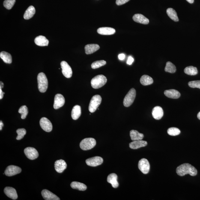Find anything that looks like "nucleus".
<instances>
[{
	"label": "nucleus",
	"instance_id": "nucleus-1",
	"mask_svg": "<svg viewBox=\"0 0 200 200\" xmlns=\"http://www.w3.org/2000/svg\"><path fill=\"white\" fill-rule=\"evenodd\" d=\"M176 172L179 176L183 177L187 174L191 176H195L197 174L198 171L194 167L190 164L183 163L177 168Z\"/></svg>",
	"mask_w": 200,
	"mask_h": 200
},
{
	"label": "nucleus",
	"instance_id": "nucleus-2",
	"mask_svg": "<svg viewBox=\"0 0 200 200\" xmlns=\"http://www.w3.org/2000/svg\"><path fill=\"white\" fill-rule=\"evenodd\" d=\"M37 80L39 91L42 93L45 92L48 85L47 78L45 74L43 73H39L37 76Z\"/></svg>",
	"mask_w": 200,
	"mask_h": 200
},
{
	"label": "nucleus",
	"instance_id": "nucleus-3",
	"mask_svg": "<svg viewBox=\"0 0 200 200\" xmlns=\"http://www.w3.org/2000/svg\"><path fill=\"white\" fill-rule=\"evenodd\" d=\"M106 78L102 75H97L93 78L91 81L92 87L95 89L100 88L106 83Z\"/></svg>",
	"mask_w": 200,
	"mask_h": 200
},
{
	"label": "nucleus",
	"instance_id": "nucleus-4",
	"mask_svg": "<svg viewBox=\"0 0 200 200\" xmlns=\"http://www.w3.org/2000/svg\"><path fill=\"white\" fill-rule=\"evenodd\" d=\"M96 141L93 138H86L82 140L80 144V147L83 150H87L92 149L95 146Z\"/></svg>",
	"mask_w": 200,
	"mask_h": 200
},
{
	"label": "nucleus",
	"instance_id": "nucleus-5",
	"mask_svg": "<svg viewBox=\"0 0 200 200\" xmlns=\"http://www.w3.org/2000/svg\"><path fill=\"white\" fill-rule=\"evenodd\" d=\"M102 102V97L100 95L93 96L90 101L89 110L91 113H94L97 110Z\"/></svg>",
	"mask_w": 200,
	"mask_h": 200
},
{
	"label": "nucleus",
	"instance_id": "nucleus-6",
	"mask_svg": "<svg viewBox=\"0 0 200 200\" xmlns=\"http://www.w3.org/2000/svg\"><path fill=\"white\" fill-rule=\"evenodd\" d=\"M136 96V91L134 88H132L126 94L124 99V106L126 107H128L133 103Z\"/></svg>",
	"mask_w": 200,
	"mask_h": 200
},
{
	"label": "nucleus",
	"instance_id": "nucleus-7",
	"mask_svg": "<svg viewBox=\"0 0 200 200\" xmlns=\"http://www.w3.org/2000/svg\"><path fill=\"white\" fill-rule=\"evenodd\" d=\"M138 168L141 172L144 174H148L149 172L150 165L148 161L145 158L141 159L138 163Z\"/></svg>",
	"mask_w": 200,
	"mask_h": 200
},
{
	"label": "nucleus",
	"instance_id": "nucleus-8",
	"mask_svg": "<svg viewBox=\"0 0 200 200\" xmlns=\"http://www.w3.org/2000/svg\"><path fill=\"white\" fill-rule=\"evenodd\" d=\"M62 73L66 78H70L73 75V70L71 67L66 61H63L61 63Z\"/></svg>",
	"mask_w": 200,
	"mask_h": 200
},
{
	"label": "nucleus",
	"instance_id": "nucleus-9",
	"mask_svg": "<svg viewBox=\"0 0 200 200\" xmlns=\"http://www.w3.org/2000/svg\"><path fill=\"white\" fill-rule=\"evenodd\" d=\"M22 169L20 167L14 165H10L7 167L4 171V174L7 177H12L20 174Z\"/></svg>",
	"mask_w": 200,
	"mask_h": 200
},
{
	"label": "nucleus",
	"instance_id": "nucleus-10",
	"mask_svg": "<svg viewBox=\"0 0 200 200\" xmlns=\"http://www.w3.org/2000/svg\"><path fill=\"white\" fill-rule=\"evenodd\" d=\"M25 155L30 160H33L37 159L39 156V153L35 148L32 147H27L24 149Z\"/></svg>",
	"mask_w": 200,
	"mask_h": 200
},
{
	"label": "nucleus",
	"instance_id": "nucleus-11",
	"mask_svg": "<svg viewBox=\"0 0 200 200\" xmlns=\"http://www.w3.org/2000/svg\"><path fill=\"white\" fill-rule=\"evenodd\" d=\"M103 161L102 158L100 156H95L86 159V163L88 166L95 167L101 165Z\"/></svg>",
	"mask_w": 200,
	"mask_h": 200
},
{
	"label": "nucleus",
	"instance_id": "nucleus-12",
	"mask_svg": "<svg viewBox=\"0 0 200 200\" xmlns=\"http://www.w3.org/2000/svg\"><path fill=\"white\" fill-rule=\"evenodd\" d=\"M40 125L42 129L46 132H51L52 130V125L47 118L43 117L40 119Z\"/></svg>",
	"mask_w": 200,
	"mask_h": 200
},
{
	"label": "nucleus",
	"instance_id": "nucleus-13",
	"mask_svg": "<svg viewBox=\"0 0 200 200\" xmlns=\"http://www.w3.org/2000/svg\"><path fill=\"white\" fill-rule=\"evenodd\" d=\"M65 103V99L64 96L61 94H57L54 99L53 108L55 109H59L64 106Z\"/></svg>",
	"mask_w": 200,
	"mask_h": 200
},
{
	"label": "nucleus",
	"instance_id": "nucleus-14",
	"mask_svg": "<svg viewBox=\"0 0 200 200\" xmlns=\"http://www.w3.org/2000/svg\"><path fill=\"white\" fill-rule=\"evenodd\" d=\"M67 165L66 162L62 159L57 160L55 163V168L57 172L61 173L67 168Z\"/></svg>",
	"mask_w": 200,
	"mask_h": 200
},
{
	"label": "nucleus",
	"instance_id": "nucleus-15",
	"mask_svg": "<svg viewBox=\"0 0 200 200\" xmlns=\"http://www.w3.org/2000/svg\"><path fill=\"white\" fill-rule=\"evenodd\" d=\"M42 196L46 200H59V198L47 189H44L41 192Z\"/></svg>",
	"mask_w": 200,
	"mask_h": 200
},
{
	"label": "nucleus",
	"instance_id": "nucleus-16",
	"mask_svg": "<svg viewBox=\"0 0 200 200\" xmlns=\"http://www.w3.org/2000/svg\"><path fill=\"white\" fill-rule=\"evenodd\" d=\"M4 193L9 198L13 200L17 199L18 196L17 192L14 188L10 187H7L4 190Z\"/></svg>",
	"mask_w": 200,
	"mask_h": 200
},
{
	"label": "nucleus",
	"instance_id": "nucleus-17",
	"mask_svg": "<svg viewBox=\"0 0 200 200\" xmlns=\"http://www.w3.org/2000/svg\"><path fill=\"white\" fill-rule=\"evenodd\" d=\"M148 144L147 141L141 140L133 141L129 144V147L132 149H136L145 147Z\"/></svg>",
	"mask_w": 200,
	"mask_h": 200
},
{
	"label": "nucleus",
	"instance_id": "nucleus-18",
	"mask_svg": "<svg viewBox=\"0 0 200 200\" xmlns=\"http://www.w3.org/2000/svg\"><path fill=\"white\" fill-rule=\"evenodd\" d=\"M152 115L153 118L156 120H160L163 115V111L162 108L160 106H156L153 108Z\"/></svg>",
	"mask_w": 200,
	"mask_h": 200
},
{
	"label": "nucleus",
	"instance_id": "nucleus-19",
	"mask_svg": "<svg viewBox=\"0 0 200 200\" xmlns=\"http://www.w3.org/2000/svg\"><path fill=\"white\" fill-rule=\"evenodd\" d=\"M134 21L137 23L147 25L149 23V20L145 16L141 14H136L133 16Z\"/></svg>",
	"mask_w": 200,
	"mask_h": 200
},
{
	"label": "nucleus",
	"instance_id": "nucleus-20",
	"mask_svg": "<svg viewBox=\"0 0 200 200\" xmlns=\"http://www.w3.org/2000/svg\"><path fill=\"white\" fill-rule=\"evenodd\" d=\"M97 32L99 34L102 35H112L116 32V31L113 28L110 27H102L98 29Z\"/></svg>",
	"mask_w": 200,
	"mask_h": 200
},
{
	"label": "nucleus",
	"instance_id": "nucleus-21",
	"mask_svg": "<svg viewBox=\"0 0 200 200\" xmlns=\"http://www.w3.org/2000/svg\"><path fill=\"white\" fill-rule=\"evenodd\" d=\"M107 181L108 183H111L112 187L115 188L118 187V176L116 174L112 173L109 174L107 177Z\"/></svg>",
	"mask_w": 200,
	"mask_h": 200
},
{
	"label": "nucleus",
	"instance_id": "nucleus-22",
	"mask_svg": "<svg viewBox=\"0 0 200 200\" xmlns=\"http://www.w3.org/2000/svg\"><path fill=\"white\" fill-rule=\"evenodd\" d=\"M34 42L39 46H45L48 45L49 42L44 36H39L34 39Z\"/></svg>",
	"mask_w": 200,
	"mask_h": 200
},
{
	"label": "nucleus",
	"instance_id": "nucleus-23",
	"mask_svg": "<svg viewBox=\"0 0 200 200\" xmlns=\"http://www.w3.org/2000/svg\"><path fill=\"white\" fill-rule=\"evenodd\" d=\"M164 94L166 97L172 99H178L180 96L179 92L175 89L166 90L164 92Z\"/></svg>",
	"mask_w": 200,
	"mask_h": 200
},
{
	"label": "nucleus",
	"instance_id": "nucleus-24",
	"mask_svg": "<svg viewBox=\"0 0 200 200\" xmlns=\"http://www.w3.org/2000/svg\"><path fill=\"white\" fill-rule=\"evenodd\" d=\"M100 48L98 45L95 44H88L85 47V53L87 55L92 54L95 52Z\"/></svg>",
	"mask_w": 200,
	"mask_h": 200
},
{
	"label": "nucleus",
	"instance_id": "nucleus-25",
	"mask_svg": "<svg viewBox=\"0 0 200 200\" xmlns=\"http://www.w3.org/2000/svg\"><path fill=\"white\" fill-rule=\"evenodd\" d=\"M81 115V106L76 105L73 107L71 112V116L73 120H77L80 117Z\"/></svg>",
	"mask_w": 200,
	"mask_h": 200
},
{
	"label": "nucleus",
	"instance_id": "nucleus-26",
	"mask_svg": "<svg viewBox=\"0 0 200 200\" xmlns=\"http://www.w3.org/2000/svg\"><path fill=\"white\" fill-rule=\"evenodd\" d=\"M131 139L132 141L141 140L144 137L142 133H139L136 130H132L130 132Z\"/></svg>",
	"mask_w": 200,
	"mask_h": 200
},
{
	"label": "nucleus",
	"instance_id": "nucleus-27",
	"mask_svg": "<svg viewBox=\"0 0 200 200\" xmlns=\"http://www.w3.org/2000/svg\"><path fill=\"white\" fill-rule=\"evenodd\" d=\"M35 13V9L32 6H30L25 11L23 18L26 20H28L34 16Z\"/></svg>",
	"mask_w": 200,
	"mask_h": 200
},
{
	"label": "nucleus",
	"instance_id": "nucleus-28",
	"mask_svg": "<svg viewBox=\"0 0 200 200\" xmlns=\"http://www.w3.org/2000/svg\"><path fill=\"white\" fill-rule=\"evenodd\" d=\"M70 186L72 188L81 191L85 190L87 189V186L85 184L78 182H73Z\"/></svg>",
	"mask_w": 200,
	"mask_h": 200
},
{
	"label": "nucleus",
	"instance_id": "nucleus-29",
	"mask_svg": "<svg viewBox=\"0 0 200 200\" xmlns=\"http://www.w3.org/2000/svg\"><path fill=\"white\" fill-rule=\"evenodd\" d=\"M153 81L151 77L147 75H144L141 77L140 82L141 84L144 86L151 85L153 83Z\"/></svg>",
	"mask_w": 200,
	"mask_h": 200
},
{
	"label": "nucleus",
	"instance_id": "nucleus-30",
	"mask_svg": "<svg viewBox=\"0 0 200 200\" xmlns=\"http://www.w3.org/2000/svg\"><path fill=\"white\" fill-rule=\"evenodd\" d=\"M0 57L4 62L7 64H10L12 62L11 55L8 53L3 51L0 53Z\"/></svg>",
	"mask_w": 200,
	"mask_h": 200
},
{
	"label": "nucleus",
	"instance_id": "nucleus-31",
	"mask_svg": "<svg viewBox=\"0 0 200 200\" xmlns=\"http://www.w3.org/2000/svg\"><path fill=\"white\" fill-rule=\"evenodd\" d=\"M167 14L171 19L175 22L179 21V18L177 16V12L172 8H169L166 10Z\"/></svg>",
	"mask_w": 200,
	"mask_h": 200
},
{
	"label": "nucleus",
	"instance_id": "nucleus-32",
	"mask_svg": "<svg viewBox=\"0 0 200 200\" xmlns=\"http://www.w3.org/2000/svg\"><path fill=\"white\" fill-rule=\"evenodd\" d=\"M184 73L188 75L194 76L198 74V71L196 67L189 66L185 69Z\"/></svg>",
	"mask_w": 200,
	"mask_h": 200
},
{
	"label": "nucleus",
	"instance_id": "nucleus-33",
	"mask_svg": "<svg viewBox=\"0 0 200 200\" xmlns=\"http://www.w3.org/2000/svg\"><path fill=\"white\" fill-rule=\"evenodd\" d=\"M177 69L175 65L170 62H168L166 63V66L165 67V72L168 73H175Z\"/></svg>",
	"mask_w": 200,
	"mask_h": 200
},
{
	"label": "nucleus",
	"instance_id": "nucleus-34",
	"mask_svg": "<svg viewBox=\"0 0 200 200\" xmlns=\"http://www.w3.org/2000/svg\"><path fill=\"white\" fill-rule=\"evenodd\" d=\"M18 112L19 114L21 115V118L22 119H25L28 114V108L25 105H23L19 108Z\"/></svg>",
	"mask_w": 200,
	"mask_h": 200
},
{
	"label": "nucleus",
	"instance_id": "nucleus-35",
	"mask_svg": "<svg viewBox=\"0 0 200 200\" xmlns=\"http://www.w3.org/2000/svg\"><path fill=\"white\" fill-rule=\"evenodd\" d=\"M106 64V62L104 60H100L94 62L91 64V67L93 69L99 68L102 66H104Z\"/></svg>",
	"mask_w": 200,
	"mask_h": 200
},
{
	"label": "nucleus",
	"instance_id": "nucleus-36",
	"mask_svg": "<svg viewBox=\"0 0 200 200\" xmlns=\"http://www.w3.org/2000/svg\"><path fill=\"white\" fill-rule=\"evenodd\" d=\"M167 132L168 134L172 136H177L180 133L179 129L175 127L169 128L168 129Z\"/></svg>",
	"mask_w": 200,
	"mask_h": 200
},
{
	"label": "nucleus",
	"instance_id": "nucleus-37",
	"mask_svg": "<svg viewBox=\"0 0 200 200\" xmlns=\"http://www.w3.org/2000/svg\"><path fill=\"white\" fill-rule=\"evenodd\" d=\"M16 0H5L4 2V6L7 10H10L14 6Z\"/></svg>",
	"mask_w": 200,
	"mask_h": 200
},
{
	"label": "nucleus",
	"instance_id": "nucleus-38",
	"mask_svg": "<svg viewBox=\"0 0 200 200\" xmlns=\"http://www.w3.org/2000/svg\"><path fill=\"white\" fill-rule=\"evenodd\" d=\"M16 133L18 134L16 139L18 140H20L22 138H23L24 136L26 134V131L25 129H19L16 130Z\"/></svg>",
	"mask_w": 200,
	"mask_h": 200
},
{
	"label": "nucleus",
	"instance_id": "nucleus-39",
	"mask_svg": "<svg viewBox=\"0 0 200 200\" xmlns=\"http://www.w3.org/2000/svg\"><path fill=\"white\" fill-rule=\"evenodd\" d=\"M189 86L192 88H198L200 89V81H192L188 83Z\"/></svg>",
	"mask_w": 200,
	"mask_h": 200
},
{
	"label": "nucleus",
	"instance_id": "nucleus-40",
	"mask_svg": "<svg viewBox=\"0 0 200 200\" xmlns=\"http://www.w3.org/2000/svg\"><path fill=\"white\" fill-rule=\"evenodd\" d=\"M130 0H116V3L117 5L119 6L126 4Z\"/></svg>",
	"mask_w": 200,
	"mask_h": 200
},
{
	"label": "nucleus",
	"instance_id": "nucleus-41",
	"mask_svg": "<svg viewBox=\"0 0 200 200\" xmlns=\"http://www.w3.org/2000/svg\"><path fill=\"white\" fill-rule=\"evenodd\" d=\"M134 59L131 56H129L128 58L127 61V64L129 65H131L133 62Z\"/></svg>",
	"mask_w": 200,
	"mask_h": 200
},
{
	"label": "nucleus",
	"instance_id": "nucleus-42",
	"mask_svg": "<svg viewBox=\"0 0 200 200\" xmlns=\"http://www.w3.org/2000/svg\"><path fill=\"white\" fill-rule=\"evenodd\" d=\"M125 56L124 53L120 54L119 55H118L119 59L120 60H122H122H124L125 58Z\"/></svg>",
	"mask_w": 200,
	"mask_h": 200
},
{
	"label": "nucleus",
	"instance_id": "nucleus-43",
	"mask_svg": "<svg viewBox=\"0 0 200 200\" xmlns=\"http://www.w3.org/2000/svg\"><path fill=\"white\" fill-rule=\"evenodd\" d=\"M4 94V93L3 92L2 90H1V88L0 87V99L1 100L3 98Z\"/></svg>",
	"mask_w": 200,
	"mask_h": 200
},
{
	"label": "nucleus",
	"instance_id": "nucleus-44",
	"mask_svg": "<svg viewBox=\"0 0 200 200\" xmlns=\"http://www.w3.org/2000/svg\"><path fill=\"white\" fill-rule=\"evenodd\" d=\"M3 126H4V124H3L2 121H1L0 122V130H2Z\"/></svg>",
	"mask_w": 200,
	"mask_h": 200
},
{
	"label": "nucleus",
	"instance_id": "nucleus-45",
	"mask_svg": "<svg viewBox=\"0 0 200 200\" xmlns=\"http://www.w3.org/2000/svg\"><path fill=\"white\" fill-rule=\"evenodd\" d=\"M188 2L190 3V4H193L194 1V0H186Z\"/></svg>",
	"mask_w": 200,
	"mask_h": 200
},
{
	"label": "nucleus",
	"instance_id": "nucleus-46",
	"mask_svg": "<svg viewBox=\"0 0 200 200\" xmlns=\"http://www.w3.org/2000/svg\"><path fill=\"white\" fill-rule=\"evenodd\" d=\"M0 83H1V85H0V87H1V88H2L4 86V84H3V83L1 82Z\"/></svg>",
	"mask_w": 200,
	"mask_h": 200
},
{
	"label": "nucleus",
	"instance_id": "nucleus-47",
	"mask_svg": "<svg viewBox=\"0 0 200 200\" xmlns=\"http://www.w3.org/2000/svg\"><path fill=\"white\" fill-rule=\"evenodd\" d=\"M197 117L198 119L200 120V112L197 115Z\"/></svg>",
	"mask_w": 200,
	"mask_h": 200
}]
</instances>
